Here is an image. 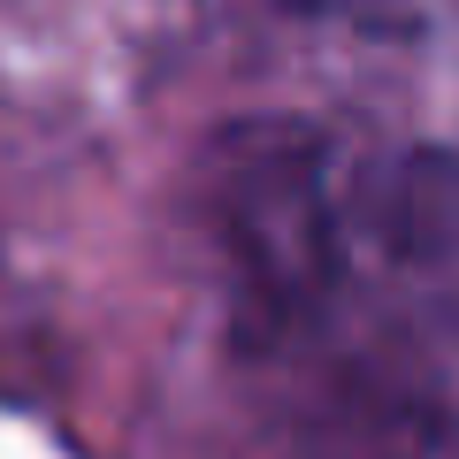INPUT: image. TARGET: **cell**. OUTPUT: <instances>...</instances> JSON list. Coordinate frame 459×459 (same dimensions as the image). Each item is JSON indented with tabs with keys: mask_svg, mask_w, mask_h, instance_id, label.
I'll list each match as a JSON object with an SVG mask.
<instances>
[{
	"mask_svg": "<svg viewBox=\"0 0 459 459\" xmlns=\"http://www.w3.org/2000/svg\"><path fill=\"white\" fill-rule=\"evenodd\" d=\"M199 207L222 261L230 322L253 352L307 337L352 276L337 146L299 115H246L207 146Z\"/></svg>",
	"mask_w": 459,
	"mask_h": 459,
	"instance_id": "6da1fadb",
	"label": "cell"
},
{
	"mask_svg": "<svg viewBox=\"0 0 459 459\" xmlns=\"http://www.w3.org/2000/svg\"><path fill=\"white\" fill-rule=\"evenodd\" d=\"M352 253L406 299L413 322L459 337V153L452 146H398L344 177Z\"/></svg>",
	"mask_w": 459,
	"mask_h": 459,
	"instance_id": "7a4b0ae2",
	"label": "cell"
}]
</instances>
